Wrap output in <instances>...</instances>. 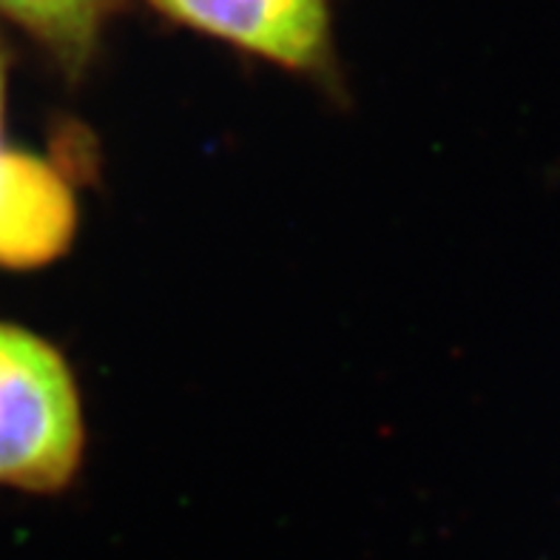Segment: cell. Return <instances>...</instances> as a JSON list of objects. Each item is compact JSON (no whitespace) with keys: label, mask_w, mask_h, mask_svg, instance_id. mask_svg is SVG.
<instances>
[{"label":"cell","mask_w":560,"mask_h":560,"mask_svg":"<svg viewBox=\"0 0 560 560\" xmlns=\"http://www.w3.org/2000/svg\"><path fill=\"white\" fill-rule=\"evenodd\" d=\"M74 199L49 163L9 151L0 179V265L37 268L69 245Z\"/></svg>","instance_id":"3957f363"},{"label":"cell","mask_w":560,"mask_h":560,"mask_svg":"<svg viewBox=\"0 0 560 560\" xmlns=\"http://www.w3.org/2000/svg\"><path fill=\"white\" fill-rule=\"evenodd\" d=\"M171 21L284 69L313 71L330 51L327 0H145Z\"/></svg>","instance_id":"7a4b0ae2"},{"label":"cell","mask_w":560,"mask_h":560,"mask_svg":"<svg viewBox=\"0 0 560 560\" xmlns=\"http://www.w3.org/2000/svg\"><path fill=\"white\" fill-rule=\"evenodd\" d=\"M83 410L49 341L0 322V487L57 492L78 476Z\"/></svg>","instance_id":"6da1fadb"},{"label":"cell","mask_w":560,"mask_h":560,"mask_svg":"<svg viewBox=\"0 0 560 560\" xmlns=\"http://www.w3.org/2000/svg\"><path fill=\"white\" fill-rule=\"evenodd\" d=\"M103 0H0V18L21 26L66 66L80 69L97 43Z\"/></svg>","instance_id":"277c9868"},{"label":"cell","mask_w":560,"mask_h":560,"mask_svg":"<svg viewBox=\"0 0 560 560\" xmlns=\"http://www.w3.org/2000/svg\"><path fill=\"white\" fill-rule=\"evenodd\" d=\"M3 108H7V57L0 51V122H3Z\"/></svg>","instance_id":"5b68a950"}]
</instances>
